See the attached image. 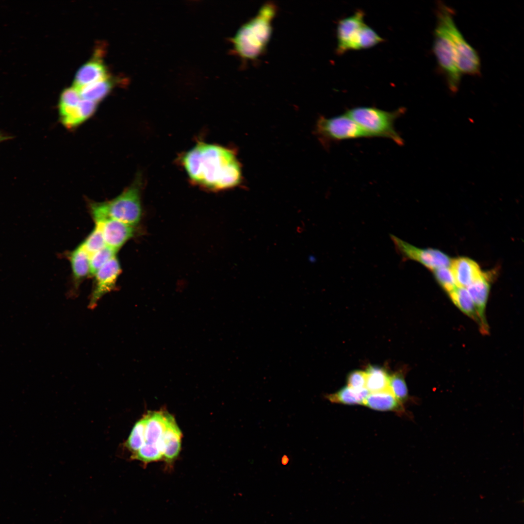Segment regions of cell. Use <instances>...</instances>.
Instances as JSON below:
<instances>
[{"label":"cell","instance_id":"obj_21","mask_svg":"<svg viewBox=\"0 0 524 524\" xmlns=\"http://www.w3.org/2000/svg\"><path fill=\"white\" fill-rule=\"evenodd\" d=\"M113 81L109 77L82 87L77 90L82 99L98 103L110 92Z\"/></svg>","mask_w":524,"mask_h":524},{"label":"cell","instance_id":"obj_22","mask_svg":"<svg viewBox=\"0 0 524 524\" xmlns=\"http://www.w3.org/2000/svg\"><path fill=\"white\" fill-rule=\"evenodd\" d=\"M366 388L370 393L390 390L389 388L390 376L384 369L377 366H370L365 372Z\"/></svg>","mask_w":524,"mask_h":524},{"label":"cell","instance_id":"obj_13","mask_svg":"<svg viewBox=\"0 0 524 524\" xmlns=\"http://www.w3.org/2000/svg\"><path fill=\"white\" fill-rule=\"evenodd\" d=\"M96 223L101 227L106 246L116 250L132 237L134 232L133 226L115 219Z\"/></svg>","mask_w":524,"mask_h":524},{"label":"cell","instance_id":"obj_14","mask_svg":"<svg viewBox=\"0 0 524 524\" xmlns=\"http://www.w3.org/2000/svg\"><path fill=\"white\" fill-rule=\"evenodd\" d=\"M450 266L457 287L467 288L484 274L475 262L467 257L451 260Z\"/></svg>","mask_w":524,"mask_h":524},{"label":"cell","instance_id":"obj_28","mask_svg":"<svg viewBox=\"0 0 524 524\" xmlns=\"http://www.w3.org/2000/svg\"><path fill=\"white\" fill-rule=\"evenodd\" d=\"M433 271L436 279L448 293L457 287L450 268L448 267H441Z\"/></svg>","mask_w":524,"mask_h":524},{"label":"cell","instance_id":"obj_20","mask_svg":"<svg viewBox=\"0 0 524 524\" xmlns=\"http://www.w3.org/2000/svg\"><path fill=\"white\" fill-rule=\"evenodd\" d=\"M370 392L366 389H354L344 387L338 392L326 394L325 398L331 403L347 405L364 404Z\"/></svg>","mask_w":524,"mask_h":524},{"label":"cell","instance_id":"obj_10","mask_svg":"<svg viewBox=\"0 0 524 524\" xmlns=\"http://www.w3.org/2000/svg\"><path fill=\"white\" fill-rule=\"evenodd\" d=\"M364 14L361 11L340 20L337 28V53L342 54L349 50H357L360 31L365 24Z\"/></svg>","mask_w":524,"mask_h":524},{"label":"cell","instance_id":"obj_15","mask_svg":"<svg viewBox=\"0 0 524 524\" xmlns=\"http://www.w3.org/2000/svg\"><path fill=\"white\" fill-rule=\"evenodd\" d=\"M466 288L474 302L481 321L482 332L486 333L488 331V326L485 317V310L490 289L487 275L484 273L480 278Z\"/></svg>","mask_w":524,"mask_h":524},{"label":"cell","instance_id":"obj_29","mask_svg":"<svg viewBox=\"0 0 524 524\" xmlns=\"http://www.w3.org/2000/svg\"><path fill=\"white\" fill-rule=\"evenodd\" d=\"M366 380L365 372L359 370L353 371L347 377L348 386L357 390L365 388Z\"/></svg>","mask_w":524,"mask_h":524},{"label":"cell","instance_id":"obj_27","mask_svg":"<svg viewBox=\"0 0 524 524\" xmlns=\"http://www.w3.org/2000/svg\"><path fill=\"white\" fill-rule=\"evenodd\" d=\"M389 388L401 404L407 401L409 397L408 388L404 377L401 374L396 373L390 376Z\"/></svg>","mask_w":524,"mask_h":524},{"label":"cell","instance_id":"obj_16","mask_svg":"<svg viewBox=\"0 0 524 524\" xmlns=\"http://www.w3.org/2000/svg\"><path fill=\"white\" fill-rule=\"evenodd\" d=\"M181 432L174 417L169 414L163 435V459L171 463L177 458L180 449Z\"/></svg>","mask_w":524,"mask_h":524},{"label":"cell","instance_id":"obj_3","mask_svg":"<svg viewBox=\"0 0 524 524\" xmlns=\"http://www.w3.org/2000/svg\"><path fill=\"white\" fill-rule=\"evenodd\" d=\"M142 180L139 175L121 194L112 200L93 202L90 209L96 222L113 219L132 226L141 218V191Z\"/></svg>","mask_w":524,"mask_h":524},{"label":"cell","instance_id":"obj_19","mask_svg":"<svg viewBox=\"0 0 524 524\" xmlns=\"http://www.w3.org/2000/svg\"><path fill=\"white\" fill-rule=\"evenodd\" d=\"M450 299L459 310L477 323L482 328L481 321L474 302L466 288L456 287L448 293Z\"/></svg>","mask_w":524,"mask_h":524},{"label":"cell","instance_id":"obj_25","mask_svg":"<svg viewBox=\"0 0 524 524\" xmlns=\"http://www.w3.org/2000/svg\"><path fill=\"white\" fill-rule=\"evenodd\" d=\"M117 250L107 246L94 253L89 258V273L95 275L106 262L115 257Z\"/></svg>","mask_w":524,"mask_h":524},{"label":"cell","instance_id":"obj_26","mask_svg":"<svg viewBox=\"0 0 524 524\" xmlns=\"http://www.w3.org/2000/svg\"><path fill=\"white\" fill-rule=\"evenodd\" d=\"M383 41L384 39L373 29L365 24L358 35L357 50L371 48Z\"/></svg>","mask_w":524,"mask_h":524},{"label":"cell","instance_id":"obj_2","mask_svg":"<svg viewBox=\"0 0 524 524\" xmlns=\"http://www.w3.org/2000/svg\"><path fill=\"white\" fill-rule=\"evenodd\" d=\"M277 12V6L272 2L262 5L257 15L242 25L230 39L233 53L244 61L259 58L270 39Z\"/></svg>","mask_w":524,"mask_h":524},{"label":"cell","instance_id":"obj_17","mask_svg":"<svg viewBox=\"0 0 524 524\" xmlns=\"http://www.w3.org/2000/svg\"><path fill=\"white\" fill-rule=\"evenodd\" d=\"M106 66L97 57L82 65L77 71L74 81L77 89L109 77Z\"/></svg>","mask_w":524,"mask_h":524},{"label":"cell","instance_id":"obj_18","mask_svg":"<svg viewBox=\"0 0 524 524\" xmlns=\"http://www.w3.org/2000/svg\"><path fill=\"white\" fill-rule=\"evenodd\" d=\"M364 405L379 411H401L403 410L402 404L390 390L370 393Z\"/></svg>","mask_w":524,"mask_h":524},{"label":"cell","instance_id":"obj_6","mask_svg":"<svg viewBox=\"0 0 524 524\" xmlns=\"http://www.w3.org/2000/svg\"><path fill=\"white\" fill-rule=\"evenodd\" d=\"M164 411H148L144 416L145 425L142 445L134 455L131 456L147 464L163 459V435L168 416Z\"/></svg>","mask_w":524,"mask_h":524},{"label":"cell","instance_id":"obj_8","mask_svg":"<svg viewBox=\"0 0 524 524\" xmlns=\"http://www.w3.org/2000/svg\"><path fill=\"white\" fill-rule=\"evenodd\" d=\"M314 133L325 146L331 142L370 137L345 114L330 118L320 116L316 122Z\"/></svg>","mask_w":524,"mask_h":524},{"label":"cell","instance_id":"obj_9","mask_svg":"<svg viewBox=\"0 0 524 524\" xmlns=\"http://www.w3.org/2000/svg\"><path fill=\"white\" fill-rule=\"evenodd\" d=\"M391 238L397 252L405 260L417 262L432 271L450 265L451 259L439 250L418 248L393 235Z\"/></svg>","mask_w":524,"mask_h":524},{"label":"cell","instance_id":"obj_5","mask_svg":"<svg viewBox=\"0 0 524 524\" xmlns=\"http://www.w3.org/2000/svg\"><path fill=\"white\" fill-rule=\"evenodd\" d=\"M453 11L442 3L438 4L437 16L443 20L451 39L457 66L460 73L472 76L480 74V61L476 51L467 42L456 26Z\"/></svg>","mask_w":524,"mask_h":524},{"label":"cell","instance_id":"obj_24","mask_svg":"<svg viewBox=\"0 0 524 524\" xmlns=\"http://www.w3.org/2000/svg\"><path fill=\"white\" fill-rule=\"evenodd\" d=\"M81 246L90 257L94 253L106 246L103 235L99 224L96 225L89 235Z\"/></svg>","mask_w":524,"mask_h":524},{"label":"cell","instance_id":"obj_30","mask_svg":"<svg viewBox=\"0 0 524 524\" xmlns=\"http://www.w3.org/2000/svg\"><path fill=\"white\" fill-rule=\"evenodd\" d=\"M14 138L12 135L1 131H0V143Z\"/></svg>","mask_w":524,"mask_h":524},{"label":"cell","instance_id":"obj_7","mask_svg":"<svg viewBox=\"0 0 524 524\" xmlns=\"http://www.w3.org/2000/svg\"><path fill=\"white\" fill-rule=\"evenodd\" d=\"M434 31L433 51L439 66L442 70L450 90L456 92L458 89L461 73L457 66L455 53L450 35L445 24L439 16Z\"/></svg>","mask_w":524,"mask_h":524},{"label":"cell","instance_id":"obj_11","mask_svg":"<svg viewBox=\"0 0 524 524\" xmlns=\"http://www.w3.org/2000/svg\"><path fill=\"white\" fill-rule=\"evenodd\" d=\"M120 269L119 262L115 257L97 272L95 285L89 304L90 308H94L104 295L114 289Z\"/></svg>","mask_w":524,"mask_h":524},{"label":"cell","instance_id":"obj_12","mask_svg":"<svg viewBox=\"0 0 524 524\" xmlns=\"http://www.w3.org/2000/svg\"><path fill=\"white\" fill-rule=\"evenodd\" d=\"M98 103L82 99L77 104L58 106L60 121L66 129L77 128L93 115Z\"/></svg>","mask_w":524,"mask_h":524},{"label":"cell","instance_id":"obj_1","mask_svg":"<svg viewBox=\"0 0 524 524\" xmlns=\"http://www.w3.org/2000/svg\"><path fill=\"white\" fill-rule=\"evenodd\" d=\"M179 160L190 182L203 188L225 190L242 182L241 164L229 147L198 141Z\"/></svg>","mask_w":524,"mask_h":524},{"label":"cell","instance_id":"obj_23","mask_svg":"<svg viewBox=\"0 0 524 524\" xmlns=\"http://www.w3.org/2000/svg\"><path fill=\"white\" fill-rule=\"evenodd\" d=\"M70 260L74 278L78 283L89 273V257L80 245L71 253Z\"/></svg>","mask_w":524,"mask_h":524},{"label":"cell","instance_id":"obj_4","mask_svg":"<svg viewBox=\"0 0 524 524\" xmlns=\"http://www.w3.org/2000/svg\"><path fill=\"white\" fill-rule=\"evenodd\" d=\"M400 108L386 111L374 107L360 106L348 110L345 113L370 136L388 138L400 146L403 139L396 131L395 121L405 113Z\"/></svg>","mask_w":524,"mask_h":524}]
</instances>
